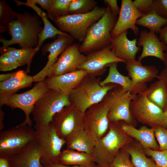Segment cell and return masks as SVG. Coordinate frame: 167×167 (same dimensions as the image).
<instances>
[{
	"label": "cell",
	"mask_w": 167,
	"mask_h": 167,
	"mask_svg": "<svg viewBox=\"0 0 167 167\" xmlns=\"http://www.w3.org/2000/svg\"><path fill=\"white\" fill-rule=\"evenodd\" d=\"M114 62H126L117 57L111 50L110 45L88 54L84 62L78 70L86 71L88 75L96 76L102 74L106 67Z\"/></svg>",
	"instance_id": "cell-15"
},
{
	"label": "cell",
	"mask_w": 167,
	"mask_h": 167,
	"mask_svg": "<svg viewBox=\"0 0 167 167\" xmlns=\"http://www.w3.org/2000/svg\"><path fill=\"white\" fill-rule=\"evenodd\" d=\"M59 162L66 165L85 167H90L94 163L92 154L68 148L62 152Z\"/></svg>",
	"instance_id": "cell-28"
},
{
	"label": "cell",
	"mask_w": 167,
	"mask_h": 167,
	"mask_svg": "<svg viewBox=\"0 0 167 167\" xmlns=\"http://www.w3.org/2000/svg\"><path fill=\"white\" fill-rule=\"evenodd\" d=\"M15 72L6 74H1L0 75V82L6 81L11 77L14 74Z\"/></svg>",
	"instance_id": "cell-46"
},
{
	"label": "cell",
	"mask_w": 167,
	"mask_h": 167,
	"mask_svg": "<svg viewBox=\"0 0 167 167\" xmlns=\"http://www.w3.org/2000/svg\"><path fill=\"white\" fill-rule=\"evenodd\" d=\"M79 46L78 44H74L67 48L49 71L47 78H52L78 70L86 58V56L80 52Z\"/></svg>",
	"instance_id": "cell-14"
},
{
	"label": "cell",
	"mask_w": 167,
	"mask_h": 167,
	"mask_svg": "<svg viewBox=\"0 0 167 167\" xmlns=\"http://www.w3.org/2000/svg\"><path fill=\"white\" fill-rule=\"evenodd\" d=\"M159 34L161 41L167 45V25L162 28Z\"/></svg>",
	"instance_id": "cell-44"
},
{
	"label": "cell",
	"mask_w": 167,
	"mask_h": 167,
	"mask_svg": "<svg viewBox=\"0 0 167 167\" xmlns=\"http://www.w3.org/2000/svg\"><path fill=\"white\" fill-rule=\"evenodd\" d=\"M94 163H93L90 167H97L95 165Z\"/></svg>",
	"instance_id": "cell-52"
},
{
	"label": "cell",
	"mask_w": 167,
	"mask_h": 167,
	"mask_svg": "<svg viewBox=\"0 0 167 167\" xmlns=\"http://www.w3.org/2000/svg\"><path fill=\"white\" fill-rule=\"evenodd\" d=\"M155 135L159 143V150L167 149V129L163 126L155 128Z\"/></svg>",
	"instance_id": "cell-39"
},
{
	"label": "cell",
	"mask_w": 167,
	"mask_h": 167,
	"mask_svg": "<svg viewBox=\"0 0 167 167\" xmlns=\"http://www.w3.org/2000/svg\"><path fill=\"white\" fill-rule=\"evenodd\" d=\"M123 148L130 154L131 161L135 167H160L153 159L147 156L137 141L133 140Z\"/></svg>",
	"instance_id": "cell-30"
},
{
	"label": "cell",
	"mask_w": 167,
	"mask_h": 167,
	"mask_svg": "<svg viewBox=\"0 0 167 167\" xmlns=\"http://www.w3.org/2000/svg\"><path fill=\"white\" fill-rule=\"evenodd\" d=\"M117 18L107 6L103 15L88 29L79 46L80 52L88 54L109 45L112 39L111 33Z\"/></svg>",
	"instance_id": "cell-4"
},
{
	"label": "cell",
	"mask_w": 167,
	"mask_h": 167,
	"mask_svg": "<svg viewBox=\"0 0 167 167\" xmlns=\"http://www.w3.org/2000/svg\"><path fill=\"white\" fill-rule=\"evenodd\" d=\"M31 2L36 5L38 4L44 9L46 10L48 14L51 6L52 0H30Z\"/></svg>",
	"instance_id": "cell-42"
},
{
	"label": "cell",
	"mask_w": 167,
	"mask_h": 167,
	"mask_svg": "<svg viewBox=\"0 0 167 167\" xmlns=\"http://www.w3.org/2000/svg\"><path fill=\"white\" fill-rule=\"evenodd\" d=\"M19 6L25 5L34 10L40 17L43 22L44 26L42 31L38 36V43L37 49L39 50L44 41L47 39L54 37L59 35H67L68 34L62 32L56 28L48 20L47 14L41 9L31 2L30 0H27L26 2L19 1Z\"/></svg>",
	"instance_id": "cell-27"
},
{
	"label": "cell",
	"mask_w": 167,
	"mask_h": 167,
	"mask_svg": "<svg viewBox=\"0 0 167 167\" xmlns=\"http://www.w3.org/2000/svg\"><path fill=\"white\" fill-rule=\"evenodd\" d=\"M17 12L14 11L7 4L5 0L0 1V32L8 30V24L15 19Z\"/></svg>",
	"instance_id": "cell-33"
},
{
	"label": "cell",
	"mask_w": 167,
	"mask_h": 167,
	"mask_svg": "<svg viewBox=\"0 0 167 167\" xmlns=\"http://www.w3.org/2000/svg\"><path fill=\"white\" fill-rule=\"evenodd\" d=\"M74 38L70 35H59L53 41L45 45L42 49V54L44 56L49 53L48 61L44 67L33 76L34 82L43 81L47 76L49 71L55 63L58 57L71 45Z\"/></svg>",
	"instance_id": "cell-16"
},
{
	"label": "cell",
	"mask_w": 167,
	"mask_h": 167,
	"mask_svg": "<svg viewBox=\"0 0 167 167\" xmlns=\"http://www.w3.org/2000/svg\"><path fill=\"white\" fill-rule=\"evenodd\" d=\"M153 1V0H135L132 2L136 8L145 14L152 9Z\"/></svg>",
	"instance_id": "cell-40"
},
{
	"label": "cell",
	"mask_w": 167,
	"mask_h": 167,
	"mask_svg": "<svg viewBox=\"0 0 167 167\" xmlns=\"http://www.w3.org/2000/svg\"><path fill=\"white\" fill-rule=\"evenodd\" d=\"M104 2L115 15L117 16L119 15L120 8L118 6L117 0H105Z\"/></svg>",
	"instance_id": "cell-43"
},
{
	"label": "cell",
	"mask_w": 167,
	"mask_h": 167,
	"mask_svg": "<svg viewBox=\"0 0 167 167\" xmlns=\"http://www.w3.org/2000/svg\"><path fill=\"white\" fill-rule=\"evenodd\" d=\"M0 167H10L6 158H0Z\"/></svg>",
	"instance_id": "cell-49"
},
{
	"label": "cell",
	"mask_w": 167,
	"mask_h": 167,
	"mask_svg": "<svg viewBox=\"0 0 167 167\" xmlns=\"http://www.w3.org/2000/svg\"><path fill=\"white\" fill-rule=\"evenodd\" d=\"M71 0H52L51 8L48 14L51 19L69 15L68 10Z\"/></svg>",
	"instance_id": "cell-35"
},
{
	"label": "cell",
	"mask_w": 167,
	"mask_h": 167,
	"mask_svg": "<svg viewBox=\"0 0 167 167\" xmlns=\"http://www.w3.org/2000/svg\"><path fill=\"white\" fill-rule=\"evenodd\" d=\"M118 63L114 62L109 66V72L106 78L101 81L100 84L104 86L107 84L113 83L120 86L122 89L129 92L133 96L145 93L147 89L146 84H135L129 76L122 75L117 69Z\"/></svg>",
	"instance_id": "cell-21"
},
{
	"label": "cell",
	"mask_w": 167,
	"mask_h": 167,
	"mask_svg": "<svg viewBox=\"0 0 167 167\" xmlns=\"http://www.w3.org/2000/svg\"><path fill=\"white\" fill-rule=\"evenodd\" d=\"M34 82L33 76L19 70L8 79L0 82V106L5 105L9 99L20 89L30 87Z\"/></svg>",
	"instance_id": "cell-20"
},
{
	"label": "cell",
	"mask_w": 167,
	"mask_h": 167,
	"mask_svg": "<svg viewBox=\"0 0 167 167\" xmlns=\"http://www.w3.org/2000/svg\"><path fill=\"white\" fill-rule=\"evenodd\" d=\"M152 8L160 16L167 19V0H154Z\"/></svg>",
	"instance_id": "cell-41"
},
{
	"label": "cell",
	"mask_w": 167,
	"mask_h": 167,
	"mask_svg": "<svg viewBox=\"0 0 167 167\" xmlns=\"http://www.w3.org/2000/svg\"><path fill=\"white\" fill-rule=\"evenodd\" d=\"M127 31L112 38L110 49L118 58L126 62L136 60V54L141 49L137 45L136 38L132 40L127 37Z\"/></svg>",
	"instance_id": "cell-22"
},
{
	"label": "cell",
	"mask_w": 167,
	"mask_h": 167,
	"mask_svg": "<svg viewBox=\"0 0 167 167\" xmlns=\"http://www.w3.org/2000/svg\"><path fill=\"white\" fill-rule=\"evenodd\" d=\"M123 131L129 136L135 139L143 148L159 150V146L156 140L155 128L143 126L137 129L122 121L119 122Z\"/></svg>",
	"instance_id": "cell-24"
},
{
	"label": "cell",
	"mask_w": 167,
	"mask_h": 167,
	"mask_svg": "<svg viewBox=\"0 0 167 167\" xmlns=\"http://www.w3.org/2000/svg\"><path fill=\"white\" fill-rule=\"evenodd\" d=\"M22 66L20 63L15 58L12 56L1 54L0 56V71H8Z\"/></svg>",
	"instance_id": "cell-38"
},
{
	"label": "cell",
	"mask_w": 167,
	"mask_h": 167,
	"mask_svg": "<svg viewBox=\"0 0 167 167\" xmlns=\"http://www.w3.org/2000/svg\"><path fill=\"white\" fill-rule=\"evenodd\" d=\"M40 167H45L43 165H42L41 164Z\"/></svg>",
	"instance_id": "cell-54"
},
{
	"label": "cell",
	"mask_w": 167,
	"mask_h": 167,
	"mask_svg": "<svg viewBox=\"0 0 167 167\" xmlns=\"http://www.w3.org/2000/svg\"><path fill=\"white\" fill-rule=\"evenodd\" d=\"M35 136L40 154L41 163L45 167L59 163L61 149L66 141L58 135L51 124L36 128Z\"/></svg>",
	"instance_id": "cell-7"
},
{
	"label": "cell",
	"mask_w": 167,
	"mask_h": 167,
	"mask_svg": "<svg viewBox=\"0 0 167 167\" xmlns=\"http://www.w3.org/2000/svg\"><path fill=\"white\" fill-rule=\"evenodd\" d=\"M97 167H109V166H96Z\"/></svg>",
	"instance_id": "cell-53"
},
{
	"label": "cell",
	"mask_w": 167,
	"mask_h": 167,
	"mask_svg": "<svg viewBox=\"0 0 167 167\" xmlns=\"http://www.w3.org/2000/svg\"><path fill=\"white\" fill-rule=\"evenodd\" d=\"M49 89L44 81L37 82L30 90L12 95L5 105L12 109L22 110L25 113V118L24 121L20 124L32 126V123L30 115L34 106L37 101Z\"/></svg>",
	"instance_id": "cell-12"
},
{
	"label": "cell",
	"mask_w": 167,
	"mask_h": 167,
	"mask_svg": "<svg viewBox=\"0 0 167 167\" xmlns=\"http://www.w3.org/2000/svg\"><path fill=\"white\" fill-rule=\"evenodd\" d=\"M39 16L27 12L17 13L16 19L7 26L11 39L7 40L1 38L0 41L3 45L0 48H4L15 44H19L21 48L36 47L38 43V35L43 29Z\"/></svg>",
	"instance_id": "cell-1"
},
{
	"label": "cell",
	"mask_w": 167,
	"mask_h": 167,
	"mask_svg": "<svg viewBox=\"0 0 167 167\" xmlns=\"http://www.w3.org/2000/svg\"><path fill=\"white\" fill-rule=\"evenodd\" d=\"M136 24L147 28L156 33H159L162 28L167 25V19L160 16L152 9L139 19Z\"/></svg>",
	"instance_id": "cell-32"
},
{
	"label": "cell",
	"mask_w": 167,
	"mask_h": 167,
	"mask_svg": "<svg viewBox=\"0 0 167 167\" xmlns=\"http://www.w3.org/2000/svg\"><path fill=\"white\" fill-rule=\"evenodd\" d=\"M164 123L163 126L167 129V109L164 112Z\"/></svg>",
	"instance_id": "cell-50"
},
{
	"label": "cell",
	"mask_w": 167,
	"mask_h": 167,
	"mask_svg": "<svg viewBox=\"0 0 167 167\" xmlns=\"http://www.w3.org/2000/svg\"><path fill=\"white\" fill-rule=\"evenodd\" d=\"M71 105L68 95L49 89L33 108L32 113L35 129L48 125L56 113Z\"/></svg>",
	"instance_id": "cell-6"
},
{
	"label": "cell",
	"mask_w": 167,
	"mask_h": 167,
	"mask_svg": "<svg viewBox=\"0 0 167 167\" xmlns=\"http://www.w3.org/2000/svg\"><path fill=\"white\" fill-rule=\"evenodd\" d=\"M107 133L99 140L92 154L97 165L109 166L120 150L133 139L122 129L119 122H109Z\"/></svg>",
	"instance_id": "cell-2"
},
{
	"label": "cell",
	"mask_w": 167,
	"mask_h": 167,
	"mask_svg": "<svg viewBox=\"0 0 167 167\" xmlns=\"http://www.w3.org/2000/svg\"><path fill=\"white\" fill-rule=\"evenodd\" d=\"M101 79L88 75L69 95L71 105L84 113L91 106L101 102L108 92L118 85L113 83L104 86Z\"/></svg>",
	"instance_id": "cell-3"
},
{
	"label": "cell",
	"mask_w": 167,
	"mask_h": 167,
	"mask_svg": "<svg viewBox=\"0 0 167 167\" xmlns=\"http://www.w3.org/2000/svg\"><path fill=\"white\" fill-rule=\"evenodd\" d=\"M143 149L145 154L151 157L158 166L167 167V149L161 151L147 148Z\"/></svg>",
	"instance_id": "cell-37"
},
{
	"label": "cell",
	"mask_w": 167,
	"mask_h": 167,
	"mask_svg": "<svg viewBox=\"0 0 167 167\" xmlns=\"http://www.w3.org/2000/svg\"><path fill=\"white\" fill-rule=\"evenodd\" d=\"M50 123L58 135L66 140L72 135L84 129V113L71 105L56 113Z\"/></svg>",
	"instance_id": "cell-11"
},
{
	"label": "cell",
	"mask_w": 167,
	"mask_h": 167,
	"mask_svg": "<svg viewBox=\"0 0 167 167\" xmlns=\"http://www.w3.org/2000/svg\"><path fill=\"white\" fill-rule=\"evenodd\" d=\"M137 45L143 47L138 60L141 61L145 57L152 56L164 61V51L167 49V45L161 41L155 32L151 31L148 32L146 30L141 31Z\"/></svg>",
	"instance_id": "cell-19"
},
{
	"label": "cell",
	"mask_w": 167,
	"mask_h": 167,
	"mask_svg": "<svg viewBox=\"0 0 167 167\" xmlns=\"http://www.w3.org/2000/svg\"><path fill=\"white\" fill-rule=\"evenodd\" d=\"M98 141L84 129L74 133L66 139L67 148L92 155Z\"/></svg>",
	"instance_id": "cell-26"
},
{
	"label": "cell",
	"mask_w": 167,
	"mask_h": 167,
	"mask_svg": "<svg viewBox=\"0 0 167 167\" xmlns=\"http://www.w3.org/2000/svg\"><path fill=\"white\" fill-rule=\"evenodd\" d=\"M143 15L136 8L131 0H122L119 16L111 33L112 38L129 29L138 35L139 30L136 22Z\"/></svg>",
	"instance_id": "cell-17"
},
{
	"label": "cell",
	"mask_w": 167,
	"mask_h": 167,
	"mask_svg": "<svg viewBox=\"0 0 167 167\" xmlns=\"http://www.w3.org/2000/svg\"><path fill=\"white\" fill-rule=\"evenodd\" d=\"M148 100L163 112L167 109V84L158 80L148 87L146 92Z\"/></svg>",
	"instance_id": "cell-29"
},
{
	"label": "cell",
	"mask_w": 167,
	"mask_h": 167,
	"mask_svg": "<svg viewBox=\"0 0 167 167\" xmlns=\"http://www.w3.org/2000/svg\"><path fill=\"white\" fill-rule=\"evenodd\" d=\"M39 50L36 47H24L17 49L13 47H7L0 49L1 54L9 55L17 59L22 66L27 64L26 71L27 73L30 72L31 62L35 54Z\"/></svg>",
	"instance_id": "cell-31"
},
{
	"label": "cell",
	"mask_w": 167,
	"mask_h": 167,
	"mask_svg": "<svg viewBox=\"0 0 167 167\" xmlns=\"http://www.w3.org/2000/svg\"><path fill=\"white\" fill-rule=\"evenodd\" d=\"M130 110L133 118L139 122L154 128L163 126L164 112L148 100L146 92L134 97Z\"/></svg>",
	"instance_id": "cell-10"
},
{
	"label": "cell",
	"mask_w": 167,
	"mask_h": 167,
	"mask_svg": "<svg viewBox=\"0 0 167 167\" xmlns=\"http://www.w3.org/2000/svg\"><path fill=\"white\" fill-rule=\"evenodd\" d=\"M36 139L35 130L20 124L0 133V158H7Z\"/></svg>",
	"instance_id": "cell-9"
},
{
	"label": "cell",
	"mask_w": 167,
	"mask_h": 167,
	"mask_svg": "<svg viewBox=\"0 0 167 167\" xmlns=\"http://www.w3.org/2000/svg\"><path fill=\"white\" fill-rule=\"evenodd\" d=\"M88 74L84 70H78L51 78H45L44 82L50 89L67 95Z\"/></svg>",
	"instance_id": "cell-18"
},
{
	"label": "cell",
	"mask_w": 167,
	"mask_h": 167,
	"mask_svg": "<svg viewBox=\"0 0 167 167\" xmlns=\"http://www.w3.org/2000/svg\"><path fill=\"white\" fill-rule=\"evenodd\" d=\"M134 96L119 85L108 92L102 100L109 109L108 117L109 122L122 121L135 127L137 121L132 116L130 110L131 102Z\"/></svg>",
	"instance_id": "cell-8"
},
{
	"label": "cell",
	"mask_w": 167,
	"mask_h": 167,
	"mask_svg": "<svg viewBox=\"0 0 167 167\" xmlns=\"http://www.w3.org/2000/svg\"><path fill=\"white\" fill-rule=\"evenodd\" d=\"M106 10V8L96 6L85 14L68 15L52 20L60 31L68 33L74 39L82 42L89 28L102 17Z\"/></svg>",
	"instance_id": "cell-5"
},
{
	"label": "cell",
	"mask_w": 167,
	"mask_h": 167,
	"mask_svg": "<svg viewBox=\"0 0 167 167\" xmlns=\"http://www.w3.org/2000/svg\"><path fill=\"white\" fill-rule=\"evenodd\" d=\"M165 67H167V49L165 52V59L163 62Z\"/></svg>",
	"instance_id": "cell-51"
},
{
	"label": "cell",
	"mask_w": 167,
	"mask_h": 167,
	"mask_svg": "<svg viewBox=\"0 0 167 167\" xmlns=\"http://www.w3.org/2000/svg\"><path fill=\"white\" fill-rule=\"evenodd\" d=\"M5 113L2 110V108H0V131H3L4 127V117Z\"/></svg>",
	"instance_id": "cell-47"
},
{
	"label": "cell",
	"mask_w": 167,
	"mask_h": 167,
	"mask_svg": "<svg viewBox=\"0 0 167 167\" xmlns=\"http://www.w3.org/2000/svg\"><path fill=\"white\" fill-rule=\"evenodd\" d=\"M156 78L158 80L162 81L167 84V67H165Z\"/></svg>",
	"instance_id": "cell-45"
},
{
	"label": "cell",
	"mask_w": 167,
	"mask_h": 167,
	"mask_svg": "<svg viewBox=\"0 0 167 167\" xmlns=\"http://www.w3.org/2000/svg\"><path fill=\"white\" fill-rule=\"evenodd\" d=\"M45 167V166H44ZM45 167H85L83 166L79 165L67 166L63 165L60 163L52 165L50 166H46Z\"/></svg>",
	"instance_id": "cell-48"
},
{
	"label": "cell",
	"mask_w": 167,
	"mask_h": 167,
	"mask_svg": "<svg viewBox=\"0 0 167 167\" xmlns=\"http://www.w3.org/2000/svg\"><path fill=\"white\" fill-rule=\"evenodd\" d=\"M126 64L128 76L136 84L150 82L158 75L159 71L155 66H143L138 60L127 62Z\"/></svg>",
	"instance_id": "cell-25"
},
{
	"label": "cell",
	"mask_w": 167,
	"mask_h": 167,
	"mask_svg": "<svg viewBox=\"0 0 167 167\" xmlns=\"http://www.w3.org/2000/svg\"><path fill=\"white\" fill-rule=\"evenodd\" d=\"M109 109L103 100L88 108L84 113V130L98 140L109 130Z\"/></svg>",
	"instance_id": "cell-13"
},
{
	"label": "cell",
	"mask_w": 167,
	"mask_h": 167,
	"mask_svg": "<svg viewBox=\"0 0 167 167\" xmlns=\"http://www.w3.org/2000/svg\"><path fill=\"white\" fill-rule=\"evenodd\" d=\"M130 154L123 147L119 152L109 165V167H135L130 159Z\"/></svg>",
	"instance_id": "cell-36"
},
{
	"label": "cell",
	"mask_w": 167,
	"mask_h": 167,
	"mask_svg": "<svg viewBox=\"0 0 167 167\" xmlns=\"http://www.w3.org/2000/svg\"><path fill=\"white\" fill-rule=\"evenodd\" d=\"M40 157L35 139L21 151L6 159L10 167H40Z\"/></svg>",
	"instance_id": "cell-23"
},
{
	"label": "cell",
	"mask_w": 167,
	"mask_h": 167,
	"mask_svg": "<svg viewBox=\"0 0 167 167\" xmlns=\"http://www.w3.org/2000/svg\"><path fill=\"white\" fill-rule=\"evenodd\" d=\"M94 0H71L69 5V15L84 14L92 11L96 6Z\"/></svg>",
	"instance_id": "cell-34"
}]
</instances>
